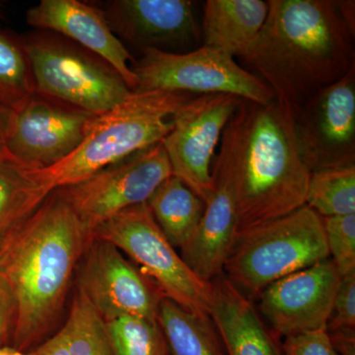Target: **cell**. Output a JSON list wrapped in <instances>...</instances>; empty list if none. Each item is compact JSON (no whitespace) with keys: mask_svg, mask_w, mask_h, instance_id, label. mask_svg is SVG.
Listing matches in <instances>:
<instances>
[{"mask_svg":"<svg viewBox=\"0 0 355 355\" xmlns=\"http://www.w3.org/2000/svg\"><path fill=\"white\" fill-rule=\"evenodd\" d=\"M92 233L58 190L0 237V291L11 308L7 345L29 354L57 331Z\"/></svg>","mask_w":355,"mask_h":355,"instance_id":"6da1fadb","label":"cell"},{"mask_svg":"<svg viewBox=\"0 0 355 355\" xmlns=\"http://www.w3.org/2000/svg\"><path fill=\"white\" fill-rule=\"evenodd\" d=\"M268 4L265 24L238 58L294 118L310 98L354 69V31L338 0H268Z\"/></svg>","mask_w":355,"mask_h":355,"instance_id":"7a4b0ae2","label":"cell"},{"mask_svg":"<svg viewBox=\"0 0 355 355\" xmlns=\"http://www.w3.org/2000/svg\"><path fill=\"white\" fill-rule=\"evenodd\" d=\"M223 135L234 168L236 234L305 205L311 173L288 110L275 100L268 105L243 100Z\"/></svg>","mask_w":355,"mask_h":355,"instance_id":"3957f363","label":"cell"},{"mask_svg":"<svg viewBox=\"0 0 355 355\" xmlns=\"http://www.w3.org/2000/svg\"><path fill=\"white\" fill-rule=\"evenodd\" d=\"M193 96L167 91H132L125 101L95 116L80 146L60 163L37 170L51 191L84 181L123 159L160 144L178 110Z\"/></svg>","mask_w":355,"mask_h":355,"instance_id":"277c9868","label":"cell"},{"mask_svg":"<svg viewBox=\"0 0 355 355\" xmlns=\"http://www.w3.org/2000/svg\"><path fill=\"white\" fill-rule=\"evenodd\" d=\"M328 258L323 218L304 205L237 233L223 275L253 300L273 282Z\"/></svg>","mask_w":355,"mask_h":355,"instance_id":"5b68a950","label":"cell"},{"mask_svg":"<svg viewBox=\"0 0 355 355\" xmlns=\"http://www.w3.org/2000/svg\"><path fill=\"white\" fill-rule=\"evenodd\" d=\"M23 44L40 95L99 116L132 94L111 65L72 42L41 34Z\"/></svg>","mask_w":355,"mask_h":355,"instance_id":"8992f818","label":"cell"},{"mask_svg":"<svg viewBox=\"0 0 355 355\" xmlns=\"http://www.w3.org/2000/svg\"><path fill=\"white\" fill-rule=\"evenodd\" d=\"M92 236L132 259L164 297L198 316L210 317L211 282L200 279L184 263L158 227L147 203L123 210L96 228Z\"/></svg>","mask_w":355,"mask_h":355,"instance_id":"52a82bcc","label":"cell"},{"mask_svg":"<svg viewBox=\"0 0 355 355\" xmlns=\"http://www.w3.org/2000/svg\"><path fill=\"white\" fill-rule=\"evenodd\" d=\"M142 53L132 64L137 79L135 91L227 94L261 105L275 100L261 79L217 49L203 44L188 53L146 50Z\"/></svg>","mask_w":355,"mask_h":355,"instance_id":"ba28073f","label":"cell"},{"mask_svg":"<svg viewBox=\"0 0 355 355\" xmlns=\"http://www.w3.org/2000/svg\"><path fill=\"white\" fill-rule=\"evenodd\" d=\"M162 142L100 170L76 184L58 189L91 233L123 210L146 203L172 176Z\"/></svg>","mask_w":355,"mask_h":355,"instance_id":"9c48e42d","label":"cell"},{"mask_svg":"<svg viewBox=\"0 0 355 355\" xmlns=\"http://www.w3.org/2000/svg\"><path fill=\"white\" fill-rule=\"evenodd\" d=\"M242 101L227 94L193 96L175 113L172 130L163 139L173 175L205 203L222 133Z\"/></svg>","mask_w":355,"mask_h":355,"instance_id":"30bf717a","label":"cell"},{"mask_svg":"<svg viewBox=\"0 0 355 355\" xmlns=\"http://www.w3.org/2000/svg\"><path fill=\"white\" fill-rule=\"evenodd\" d=\"M294 133L310 173L355 166V67L299 109Z\"/></svg>","mask_w":355,"mask_h":355,"instance_id":"8fae6325","label":"cell"},{"mask_svg":"<svg viewBox=\"0 0 355 355\" xmlns=\"http://www.w3.org/2000/svg\"><path fill=\"white\" fill-rule=\"evenodd\" d=\"M77 268V289L105 321L123 316L157 321L162 293L114 245L93 238Z\"/></svg>","mask_w":355,"mask_h":355,"instance_id":"7c38bea8","label":"cell"},{"mask_svg":"<svg viewBox=\"0 0 355 355\" xmlns=\"http://www.w3.org/2000/svg\"><path fill=\"white\" fill-rule=\"evenodd\" d=\"M94 116L35 93L13 111L6 155L28 169L53 167L80 146Z\"/></svg>","mask_w":355,"mask_h":355,"instance_id":"4fadbf2b","label":"cell"},{"mask_svg":"<svg viewBox=\"0 0 355 355\" xmlns=\"http://www.w3.org/2000/svg\"><path fill=\"white\" fill-rule=\"evenodd\" d=\"M340 275L331 258L273 282L259 296V312L275 335L327 330Z\"/></svg>","mask_w":355,"mask_h":355,"instance_id":"5bb4252c","label":"cell"},{"mask_svg":"<svg viewBox=\"0 0 355 355\" xmlns=\"http://www.w3.org/2000/svg\"><path fill=\"white\" fill-rule=\"evenodd\" d=\"M195 6L189 0H111L99 8L121 42L142 51H170L200 39Z\"/></svg>","mask_w":355,"mask_h":355,"instance_id":"9a60e30c","label":"cell"},{"mask_svg":"<svg viewBox=\"0 0 355 355\" xmlns=\"http://www.w3.org/2000/svg\"><path fill=\"white\" fill-rule=\"evenodd\" d=\"M211 177L212 190L202 220L190 241L181 249L184 263L207 282L223 273L236 234L234 168L230 144L223 133Z\"/></svg>","mask_w":355,"mask_h":355,"instance_id":"2e32d148","label":"cell"},{"mask_svg":"<svg viewBox=\"0 0 355 355\" xmlns=\"http://www.w3.org/2000/svg\"><path fill=\"white\" fill-rule=\"evenodd\" d=\"M28 24L62 35L111 65L135 91V58L112 32L101 9L78 0H41L26 13Z\"/></svg>","mask_w":355,"mask_h":355,"instance_id":"e0dca14e","label":"cell"},{"mask_svg":"<svg viewBox=\"0 0 355 355\" xmlns=\"http://www.w3.org/2000/svg\"><path fill=\"white\" fill-rule=\"evenodd\" d=\"M210 319L227 355H282V343L251 299L222 273L211 282Z\"/></svg>","mask_w":355,"mask_h":355,"instance_id":"ac0fdd59","label":"cell"},{"mask_svg":"<svg viewBox=\"0 0 355 355\" xmlns=\"http://www.w3.org/2000/svg\"><path fill=\"white\" fill-rule=\"evenodd\" d=\"M268 1L207 0L200 31L205 46L241 57L265 24Z\"/></svg>","mask_w":355,"mask_h":355,"instance_id":"d6986e66","label":"cell"},{"mask_svg":"<svg viewBox=\"0 0 355 355\" xmlns=\"http://www.w3.org/2000/svg\"><path fill=\"white\" fill-rule=\"evenodd\" d=\"M29 355H116L104 318L77 289L62 326Z\"/></svg>","mask_w":355,"mask_h":355,"instance_id":"ffe728a7","label":"cell"},{"mask_svg":"<svg viewBox=\"0 0 355 355\" xmlns=\"http://www.w3.org/2000/svg\"><path fill=\"white\" fill-rule=\"evenodd\" d=\"M146 203L168 241L180 249L195 234L205 209V203L174 175L156 189Z\"/></svg>","mask_w":355,"mask_h":355,"instance_id":"44dd1931","label":"cell"},{"mask_svg":"<svg viewBox=\"0 0 355 355\" xmlns=\"http://www.w3.org/2000/svg\"><path fill=\"white\" fill-rule=\"evenodd\" d=\"M157 322L169 355H227L210 317L188 312L163 296Z\"/></svg>","mask_w":355,"mask_h":355,"instance_id":"7402d4cb","label":"cell"},{"mask_svg":"<svg viewBox=\"0 0 355 355\" xmlns=\"http://www.w3.org/2000/svg\"><path fill=\"white\" fill-rule=\"evenodd\" d=\"M51 191L36 170L0 158V237L31 216Z\"/></svg>","mask_w":355,"mask_h":355,"instance_id":"603a6c76","label":"cell"},{"mask_svg":"<svg viewBox=\"0 0 355 355\" xmlns=\"http://www.w3.org/2000/svg\"><path fill=\"white\" fill-rule=\"evenodd\" d=\"M305 205L321 217L355 214V166L311 173Z\"/></svg>","mask_w":355,"mask_h":355,"instance_id":"cb8c5ba5","label":"cell"},{"mask_svg":"<svg viewBox=\"0 0 355 355\" xmlns=\"http://www.w3.org/2000/svg\"><path fill=\"white\" fill-rule=\"evenodd\" d=\"M35 93L23 40L0 29V104L15 111Z\"/></svg>","mask_w":355,"mask_h":355,"instance_id":"d4e9b609","label":"cell"},{"mask_svg":"<svg viewBox=\"0 0 355 355\" xmlns=\"http://www.w3.org/2000/svg\"><path fill=\"white\" fill-rule=\"evenodd\" d=\"M106 322L116 355H169L157 321L123 316Z\"/></svg>","mask_w":355,"mask_h":355,"instance_id":"484cf974","label":"cell"},{"mask_svg":"<svg viewBox=\"0 0 355 355\" xmlns=\"http://www.w3.org/2000/svg\"><path fill=\"white\" fill-rule=\"evenodd\" d=\"M331 260L340 277L355 272V214L322 217Z\"/></svg>","mask_w":355,"mask_h":355,"instance_id":"4316f807","label":"cell"},{"mask_svg":"<svg viewBox=\"0 0 355 355\" xmlns=\"http://www.w3.org/2000/svg\"><path fill=\"white\" fill-rule=\"evenodd\" d=\"M355 329V272L340 277L327 331Z\"/></svg>","mask_w":355,"mask_h":355,"instance_id":"83f0119b","label":"cell"},{"mask_svg":"<svg viewBox=\"0 0 355 355\" xmlns=\"http://www.w3.org/2000/svg\"><path fill=\"white\" fill-rule=\"evenodd\" d=\"M282 355H338L327 330L288 336L282 343Z\"/></svg>","mask_w":355,"mask_h":355,"instance_id":"f1b7e54d","label":"cell"},{"mask_svg":"<svg viewBox=\"0 0 355 355\" xmlns=\"http://www.w3.org/2000/svg\"><path fill=\"white\" fill-rule=\"evenodd\" d=\"M328 335L338 355H355V329L328 331Z\"/></svg>","mask_w":355,"mask_h":355,"instance_id":"f546056e","label":"cell"},{"mask_svg":"<svg viewBox=\"0 0 355 355\" xmlns=\"http://www.w3.org/2000/svg\"><path fill=\"white\" fill-rule=\"evenodd\" d=\"M11 323V308L3 292L0 291V347L8 343Z\"/></svg>","mask_w":355,"mask_h":355,"instance_id":"4dcf8cb0","label":"cell"},{"mask_svg":"<svg viewBox=\"0 0 355 355\" xmlns=\"http://www.w3.org/2000/svg\"><path fill=\"white\" fill-rule=\"evenodd\" d=\"M13 110L0 104V158L6 155V144L9 125L12 120Z\"/></svg>","mask_w":355,"mask_h":355,"instance_id":"1f68e13d","label":"cell"},{"mask_svg":"<svg viewBox=\"0 0 355 355\" xmlns=\"http://www.w3.org/2000/svg\"><path fill=\"white\" fill-rule=\"evenodd\" d=\"M0 355H29L26 354L24 352H21V350L17 349H14L12 347H9V345H2L0 347Z\"/></svg>","mask_w":355,"mask_h":355,"instance_id":"d6a6232c","label":"cell"}]
</instances>
